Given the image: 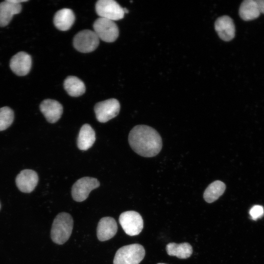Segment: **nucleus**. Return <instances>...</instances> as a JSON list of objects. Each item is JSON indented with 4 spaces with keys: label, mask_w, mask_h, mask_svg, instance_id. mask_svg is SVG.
<instances>
[{
    "label": "nucleus",
    "mask_w": 264,
    "mask_h": 264,
    "mask_svg": "<svg viewBox=\"0 0 264 264\" xmlns=\"http://www.w3.org/2000/svg\"><path fill=\"white\" fill-rule=\"evenodd\" d=\"M64 87L67 93L72 97H78L86 91L84 82L79 78L74 76H69L64 82Z\"/></svg>",
    "instance_id": "nucleus-19"
},
{
    "label": "nucleus",
    "mask_w": 264,
    "mask_h": 264,
    "mask_svg": "<svg viewBox=\"0 0 264 264\" xmlns=\"http://www.w3.org/2000/svg\"><path fill=\"white\" fill-rule=\"evenodd\" d=\"M260 13L264 14V0H256Z\"/></svg>",
    "instance_id": "nucleus-24"
},
{
    "label": "nucleus",
    "mask_w": 264,
    "mask_h": 264,
    "mask_svg": "<svg viewBox=\"0 0 264 264\" xmlns=\"http://www.w3.org/2000/svg\"><path fill=\"white\" fill-rule=\"evenodd\" d=\"M95 139V133L93 128L88 124H84L78 136V148L81 150L86 151L92 147Z\"/></svg>",
    "instance_id": "nucleus-17"
},
{
    "label": "nucleus",
    "mask_w": 264,
    "mask_h": 264,
    "mask_svg": "<svg viewBox=\"0 0 264 264\" xmlns=\"http://www.w3.org/2000/svg\"><path fill=\"white\" fill-rule=\"evenodd\" d=\"M166 264L159 263V264Z\"/></svg>",
    "instance_id": "nucleus-27"
},
{
    "label": "nucleus",
    "mask_w": 264,
    "mask_h": 264,
    "mask_svg": "<svg viewBox=\"0 0 264 264\" xmlns=\"http://www.w3.org/2000/svg\"></svg>",
    "instance_id": "nucleus-28"
},
{
    "label": "nucleus",
    "mask_w": 264,
    "mask_h": 264,
    "mask_svg": "<svg viewBox=\"0 0 264 264\" xmlns=\"http://www.w3.org/2000/svg\"><path fill=\"white\" fill-rule=\"evenodd\" d=\"M119 221L124 232L129 236L138 235L143 228L142 217L134 211H128L121 213Z\"/></svg>",
    "instance_id": "nucleus-6"
},
{
    "label": "nucleus",
    "mask_w": 264,
    "mask_h": 264,
    "mask_svg": "<svg viewBox=\"0 0 264 264\" xmlns=\"http://www.w3.org/2000/svg\"><path fill=\"white\" fill-rule=\"evenodd\" d=\"M129 143L138 154L146 157L156 155L162 147V139L154 128L145 125L134 127L129 134Z\"/></svg>",
    "instance_id": "nucleus-1"
},
{
    "label": "nucleus",
    "mask_w": 264,
    "mask_h": 264,
    "mask_svg": "<svg viewBox=\"0 0 264 264\" xmlns=\"http://www.w3.org/2000/svg\"><path fill=\"white\" fill-rule=\"evenodd\" d=\"M74 21V14L71 9L68 8H63L58 11L53 18L54 25L61 31L69 30Z\"/></svg>",
    "instance_id": "nucleus-16"
},
{
    "label": "nucleus",
    "mask_w": 264,
    "mask_h": 264,
    "mask_svg": "<svg viewBox=\"0 0 264 264\" xmlns=\"http://www.w3.org/2000/svg\"><path fill=\"white\" fill-rule=\"evenodd\" d=\"M145 254L143 246L139 244L125 245L116 251L113 264H139L143 259Z\"/></svg>",
    "instance_id": "nucleus-3"
},
{
    "label": "nucleus",
    "mask_w": 264,
    "mask_h": 264,
    "mask_svg": "<svg viewBox=\"0 0 264 264\" xmlns=\"http://www.w3.org/2000/svg\"><path fill=\"white\" fill-rule=\"evenodd\" d=\"M95 10L100 17L112 21L124 18V12L122 8L113 0H99L95 4Z\"/></svg>",
    "instance_id": "nucleus-7"
},
{
    "label": "nucleus",
    "mask_w": 264,
    "mask_h": 264,
    "mask_svg": "<svg viewBox=\"0 0 264 264\" xmlns=\"http://www.w3.org/2000/svg\"><path fill=\"white\" fill-rule=\"evenodd\" d=\"M73 227L71 216L66 212L58 214L55 218L51 229L52 241L58 244L65 243L71 236Z\"/></svg>",
    "instance_id": "nucleus-2"
},
{
    "label": "nucleus",
    "mask_w": 264,
    "mask_h": 264,
    "mask_svg": "<svg viewBox=\"0 0 264 264\" xmlns=\"http://www.w3.org/2000/svg\"><path fill=\"white\" fill-rule=\"evenodd\" d=\"M32 66V59L29 54L21 51L11 59L10 67L17 75L22 76L27 75L30 71Z\"/></svg>",
    "instance_id": "nucleus-11"
},
{
    "label": "nucleus",
    "mask_w": 264,
    "mask_h": 264,
    "mask_svg": "<svg viewBox=\"0 0 264 264\" xmlns=\"http://www.w3.org/2000/svg\"><path fill=\"white\" fill-rule=\"evenodd\" d=\"M39 180L37 173L30 169L22 170L16 178V184L22 192L30 193L36 187Z\"/></svg>",
    "instance_id": "nucleus-10"
},
{
    "label": "nucleus",
    "mask_w": 264,
    "mask_h": 264,
    "mask_svg": "<svg viewBox=\"0 0 264 264\" xmlns=\"http://www.w3.org/2000/svg\"><path fill=\"white\" fill-rule=\"evenodd\" d=\"M93 26L94 32L99 39L104 42H113L118 37V26L111 20L100 17L95 21Z\"/></svg>",
    "instance_id": "nucleus-4"
},
{
    "label": "nucleus",
    "mask_w": 264,
    "mask_h": 264,
    "mask_svg": "<svg viewBox=\"0 0 264 264\" xmlns=\"http://www.w3.org/2000/svg\"><path fill=\"white\" fill-rule=\"evenodd\" d=\"M40 110L46 120L50 123H55L61 118L63 112L62 105L57 101L47 99L40 105Z\"/></svg>",
    "instance_id": "nucleus-12"
},
{
    "label": "nucleus",
    "mask_w": 264,
    "mask_h": 264,
    "mask_svg": "<svg viewBox=\"0 0 264 264\" xmlns=\"http://www.w3.org/2000/svg\"><path fill=\"white\" fill-rule=\"evenodd\" d=\"M264 213L263 207L260 205H255L250 210L249 214L253 220H256L261 217Z\"/></svg>",
    "instance_id": "nucleus-23"
},
{
    "label": "nucleus",
    "mask_w": 264,
    "mask_h": 264,
    "mask_svg": "<svg viewBox=\"0 0 264 264\" xmlns=\"http://www.w3.org/2000/svg\"><path fill=\"white\" fill-rule=\"evenodd\" d=\"M168 254L172 256H176L180 259H186L191 256L193 252L192 246L187 242L177 244L171 242L166 245Z\"/></svg>",
    "instance_id": "nucleus-20"
},
{
    "label": "nucleus",
    "mask_w": 264,
    "mask_h": 264,
    "mask_svg": "<svg viewBox=\"0 0 264 264\" xmlns=\"http://www.w3.org/2000/svg\"><path fill=\"white\" fill-rule=\"evenodd\" d=\"M74 48L82 53H89L95 50L99 44V39L94 32L86 29L79 32L73 38Z\"/></svg>",
    "instance_id": "nucleus-5"
},
{
    "label": "nucleus",
    "mask_w": 264,
    "mask_h": 264,
    "mask_svg": "<svg viewBox=\"0 0 264 264\" xmlns=\"http://www.w3.org/2000/svg\"><path fill=\"white\" fill-rule=\"evenodd\" d=\"M225 184L220 180H216L209 185L205 189L203 198L208 203L217 200L224 192Z\"/></svg>",
    "instance_id": "nucleus-21"
},
{
    "label": "nucleus",
    "mask_w": 264,
    "mask_h": 264,
    "mask_svg": "<svg viewBox=\"0 0 264 264\" xmlns=\"http://www.w3.org/2000/svg\"><path fill=\"white\" fill-rule=\"evenodd\" d=\"M14 118L13 110L8 107L0 108V131L5 130L12 124Z\"/></svg>",
    "instance_id": "nucleus-22"
},
{
    "label": "nucleus",
    "mask_w": 264,
    "mask_h": 264,
    "mask_svg": "<svg viewBox=\"0 0 264 264\" xmlns=\"http://www.w3.org/2000/svg\"><path fill=\"white\" fill-rule=\"evenodd\" d=\"M260 11L256 0H245L240 6L239 15L244 21H249L258 18Z\"/></svg>",
    "instance_id": "nucleus-18"
},
{
    "label": "nucleus",
    "mask_w": 264,
    "mask_h": 264,
    "mask_svg": "<svg viewBox=\"0 0 264 264\" xmlns=\"http://www.w3.org/2000/svg\"><path fill=\"white\" fill-rule=\"evenodd\" d=\"M21 3L6 0L0 3V26L7 25L11 21L13 16L19 14L22 10Z\"/></svg>",
    "instance_id": "nucleus-15"
},
{
    "label": "nucleus",
    "mask_w": 264,
    "mask_h": 264,
    "mask_svg": "<svg viewBox=\"0 0 264 264\" xmlns=\"http://www.w3.org/2000/svg\"><path fill=\"white\" fill-rule=\"evenodd\" d=\"M120 105L114 98L109 99L96 104L94 110L97 120L105 123L116 116L120 111Z\"/></svg>",
    "instance_id": "nucleus-9"
},
{
    "label": "nucleus",
    "mask_w": 264,
    "mask_h": 264,
    "mask_svg": "<svg viewBox=\"0 0 264 264\" xmlns=\"http://www.w3.org/2000/svg\"><path fill=\"white\" fill-rule=\"evenodd\" d=\"M12 2L17 3H21V2L27 1L28 0H10Z\"/></svg>",
    "instance_id": "nucleus-25"
},
{
    "label": "nucleus",
    "mask_w": 264,
    "mask_h": 264,
    "mask_svg": "<svg viewBox=\"0 0 264 264\" xmlns=\"http://www.w3.org/2000/svg\"><path fill=\"white\" fill-rule=\"evenodd\" d=\"M124 13H128L129 12L128 10L126 8H123Z\"/></svg>",
    "instance_id": "nucleus-26"
},
{
    "label": "nucleus",
    "mask_w": 264,
    "mask_h": 264,
    "mask_svg": "<svg viewBox=\"0 0 264 264\" xmlns=\"http://www.w3.org/2000/svg\"><path fill=\"white\" fill-rule=\"evenodd\" d=\"M117 224L113 218L106 217L101 218L97 227V237L102 242L113 237L117 231Z\"/></svg>",
    "instance_id": "nucleus-14"
},
{
    "label": "nucleus",
    "mask_w": 264,
    "mask_h": 264,
    "mask_svg": "<svg viewBox=\"0 0 264 264\" xmlns=\"http://www.w3.org/2000/svg\"><path fill=\"white\" fill-rule=\"evenodd\" d=\"M100 186L97 178L91 177H83L77 180L73 185L71 195L73 199L77 202L86 200L90 192Z\"/></svg>",
    "instance_id": "nucleus-8"
},
{
    "label": "nucleus",
    "mask_w": 264,
    "mask_h": 264,
    "mask_svg": "<svg viewBox=\"0 0 264 264\" xmlns=\"http://www.w3.org/2000/svg\"><path fill=\"white\" fill-rule=\"evenodd\" d=\"M215 29L219 37L224 41H230L235 37V25L233 20L228 16L218 18L215 22Z\"/></svg>",
    "instance_id": "nucleus-13"
}]
</instances>
